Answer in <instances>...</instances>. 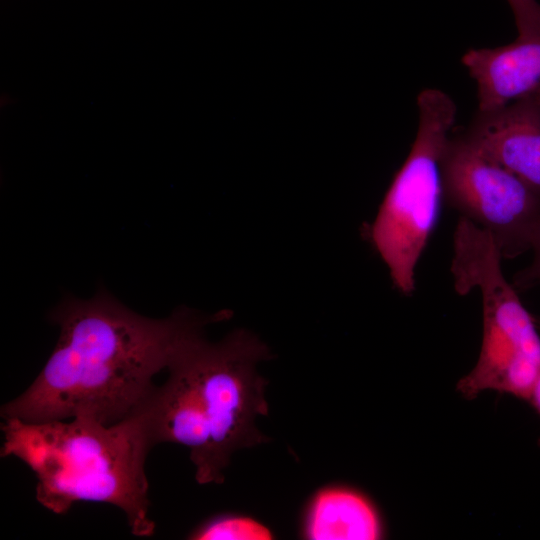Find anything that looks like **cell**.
<instances>
[{
  "label": "cell",
  "mask_w": 540,
  "mask_h": 540,
  "mask_svg": "<svg viewBox=\"0 0 540 540\" xmlns=\"http://www.w3.org/2000/svg\"><path fill=\"white\" fill-rule=\"evenodd\" d=\"M417 108L414 142L370 231L394 285L404 294L415 288L416 266L439 218L443 198L441 160L457 112L452 98L435 88L419 93Z\"/></svg>",
  "instance_id": "obj_4"
},
{
  "label": "cell",
  "mask_w": 540,
  "mask_h": 540,
  "mask_svg": "<svg viewBox=\"0 0 540 540\" xmlns=\"http://www.w3.org/2000/svg\"><path fill=\"white\" fill-rule=\"evenodd\" d=\"M194 540H270L271 530L261 522L242 515L222 514L214 516L188 537Z\"/></svg>",
  "instance_id": "obj_10"
},
{
  "label": "cell",
  "mask_w": 540,
  "mask_h": 540,
  "mask_svg": "<svg viewBox=\"0 0 540 540\" xmlns=\"http://www.w3.org/2000/svg\"><path fill=\"white\" fill-rule=\"evenodd\" d=\"M483 305V338L473 369L457 391L474 399L486 390L528 401L540 375V336L529 312L505 277L478 283Z\"/></svg>",
  "instance_id": "obj_6"
},
{
  "label": "cell",
  "mask_w": 540,
  "mask_h": 540,
  "mask_svg": "<svg viewBox=\"0 0 540 540\" xmlns=\"http://www.w3.org/2000/svg\"><path fill=\"white\" fill-rule=\"evenodd\" d=\"M528 402L532 405V407L540 416V375L532 389Z\"/></svg>",
  "instance_id": "obj_13"
},
{
  "label": "cell",
  "mask_w": 540,
  "mask_h": 540,
  "mask_svg": "<svg viewBox=\"0 0 540 540\" xmlns=\"http://www.w3.org/2000/svg\"><path fill=\"white\" fill-rule=\"evenodd\" d=\"M534 258L531 265L519 273L516 278L519 284L527 286L534 283H540V236L534 243L532 249Z\"/></svg>",
  "instance_id": "obj_12"
},
{
  "label": "cell",
  "mask_w": 540,
  "mask_h": 540,
  "mask_svg": "<svg viewBox=\"0 0 540 540\" xmlns=\"http://www.w3.org/2000/svg\"><path fill=\"white\" fill-rule=\"evenodd\" d=\"M1 429V457H16L33 471L36 499L46 509L64 514L80 501L111 504L133 535L154 533L145 472L154 444L142 413L111 425L85 416L39 423L8 418Z\"/></svg>",
  "instance_id": "obj_3"
},
{
  "label": "cell",
  "mask_w": 540,
  "mask_h": 540,
  "mask_svg": "<svg viewBox=\"0 0 540 540\" xmlns=\"http://www.w3.org/2000/svg\"><path fill=\"white\" fill-rule=\"evenodd\" d=\"M443 197L489 232L503 258L531 250L540 236V195L486 156L462 133L450 135L441 160Z\"/></svg>",
  "instance_id": "obj_5"
},
{
  "label": "cell",
  "mask_w": 540,
  "mask_h": 540,
  "mask_svg": "<svg viewBox=\"0 0 540 540\" xmlns=\"http://www.w3.org/2000/svg\"><path fill=\"white\" fill-rule=\"evenodd\" d=\"M518 31L519 39L540 37V3L536 0H507Z\"/></svg>",
  "instance_id": "obj_11"
},
{
  "label": "cell",
  "mask_w": 540,
  "mask_h": 540,
  "mask_svg": "<svg viewBox=\"0 0 540 540\" xmlns=\"http://www.w3.org/2000/svg\"><path fill=\"white\" fill-rule=\"evenodd\" d=\"M228 312L203 315L181 306L165 318L129 309L104 289L66 296L50 312L57 343L32 384L1 408L29 423L93 418L111 425L140 413L182 346Z\"/></svg>",
  "instance_id": "obj_1"
},
{
  "label": "cell",
  "mask_w": 540,
  "mask_h": 540,
  "mask_svg": "<svg viewBox=\"0 0 540 540\" xmlns=\"http://www.w3.org/2000/svg\"><path fill=\"white\" fill-rule=\"evenodd\" d=\"M463 134L540 195V94L477 110Z\"/></svg>",
  "instance_id": "obj_7"
},
{
  "label": "cell",
  "mask_w": 540,
  "mask_h": 540,
  "mask_svg": "<svg viewBox=\"0 0 540 540\" xmlns=\"http://www.w3.org/2000/svg\"><path fill=\"white\" fill-rule=\"evenodd\" d=\"M304 535L311 540H377L383 537L384 527L368 497L352 488L332 486L312 498Z\"/></svg>",
  "instance_id": "obj_9"
},
{
  "label": "cell",
  "mask_w": 540,
  "mask_h": 540,
  "mask_svg": "<svg viewBox=\"0 0 540 540\" xmlns=\"http://www.w3.org/2000/svg\"><path fill=\"white\" fill-rule=\"evenodd\" d=\"M270 358L269 347L245 329L214 343L203 332L190 338L140 412L154 446L187 447L196 481L222 483L234 452L268 441L256 427L268 413V382L257 365Z\"/></svg>",
  "instance_id": "obj_2"
},
{
  "label": "cell",
  "mask_w": 540,
  "mask_h": 540,
  "mask_svg": "<svg viewBox=\"0 0 540 540\" xmlns=\"http://www.w3.org/2000/svg\"><path fill=\"white\" fill-rule=\"evenodd\" d=\"M462 63L476 82L479 111L540 94V37L472 48L463 55Z\"/></svg>",
  "instance_id": "obj_8"
}]
</instances>
